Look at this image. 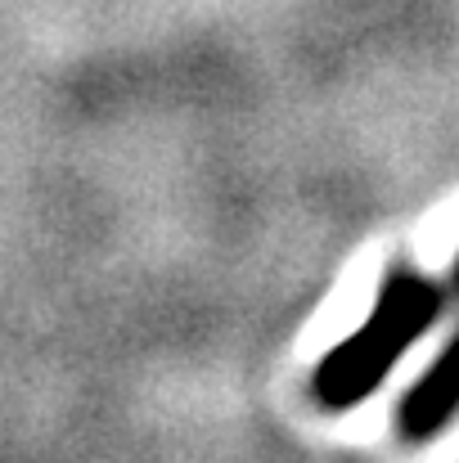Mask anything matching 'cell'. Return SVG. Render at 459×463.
Instances as JSON below:
<instances>
[{"label": "cell", "instance_id": "1", "mask_svg": "<svg viewBox=\"0 0 459 463\" xmlns=\"http://www.w3.org/2000/svg\"><path fill=\"white\" fill-rule=\"evenodd\" d=\"M442 307H446V293L437 279L419 275L415 266L387 270L369 319L315 364L311 373L315 401L333 414L356 410L365 396H374L387 383L397 360L442 319Z\"/></svg>", "mask_w": 459, "mask_h": 463}, {"label": "cell", "instance_id": "2", "mask_svg": "<svg viewBox=\"0 0 459 463\" xmlns=\"http://www.w3.org/2000/svg\"><path fill=\"white\" fill-rule=\"evenodd\" d=\"M455 288H459V261H455ZM455 414H459V333L433 360V369L406 392V401H401V437L406 441H433Z\"/></svg>", "mask_w": 459, "mask_h": 463}]
</instances>
